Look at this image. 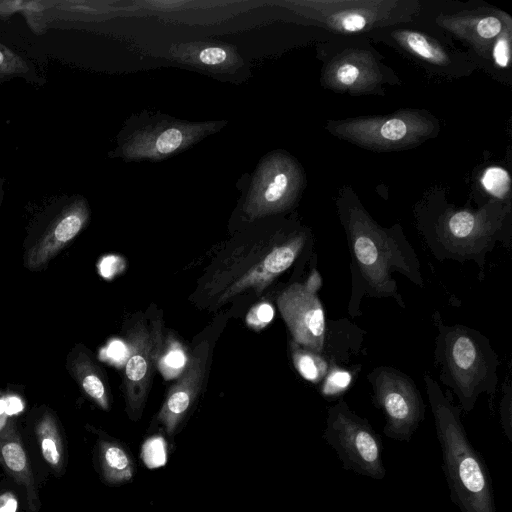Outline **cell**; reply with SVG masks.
I'll return each instance as SVG.
<instances>
[{"instance_id": "cell-1", "label": "cell", "mask_w": 512, "mask_h": 512, "mask_svg": "<svg viewBox=\"0 0 512 512\" xmlns=\"http://www.w3.org/2000/svg\"><path fill=\"white\" fill-rule=\"evenodd\" d=\"M339 215L350 253L349 315H362L364 296L392 298L405 307L393 274L400 273L421 288L424 279L418 256L401 226L381 227L358 201L351 199L339 203Z\"/></svg>"}, {"instance_id": "cell-2", "label": "cell", "mask_w": 512, "mask_h": 512, "mask_svg": "<svg viewBox=\"0 0 512 512\" xmlns=\"http://www.w3.org/2000/svg\"><path fill=\"white\" fill-rule=\"evenodd\" d=\"M424 382L451 501L460 512H497L490 471L467 436L461 408L428 374Z\"/></svg>"}, {"instance_id": "cell-3", "label": "cell", "mask_w": 512, "mask_h": 512, "mask_svg": "<svg viewBox=\"0 0 512 512\" xmlns=\"http://www.w3.org/2000/svg\"><path fill=\"white\" fill-rule=\"evenodd\" d=\"M438 333L434 356L441 382L451 388L459 407L469 413L483 393L493 395L499 360L489 339L462 324L446 325L435 314Z\"/></svg>"}, {"instance_id": "cell-4", "label": "cell", "mask_w": 512, "mask_h": 512, "mask_svg": "<svg viewBox=\"0 0 512 512\" xmlns=\"http://www.w3.org/2000/svg\"><path fill=\"white\" fill-rule=\"evenodd\" d=\"M508 209L495 204L477 211L445 209L420 225L424 240L439 261H474L483 271L497 242L510 244L505 232Z\"/></svg>"}, {"instance_id": "cell-5", "label": "cell", "mask_w": 512, "mask_h": 512, "mask_svg": "<svg viewBox=\"0 0 512 512\" xmlns=\"http://www.w3.org/2000/svg\"><path fill=\"white\" fill-rule=\"evenodd\" d=\"M224 120L186 121L164 114L131 118L122 130L114 155L125 161H161L221 130Z\"/></svg>"}, {"instance_id": "cell-6", "label": "cell", "mask_w": 512, "mask_h": 512, "mask_svg": "<svg viewBox=\"0 0 512 512\" xmlns=\"http://www.w3.org/2000/svg\"><path fill=\"white\" fill-rule=\"evenodd\" d=\"M327 130L360 147L386 151L404 149L424 142L437 134L439 123L426 112L401 110L385 116L329 121Z\"/></svg>"}, {"instance_id": "cell-7", "label": "cell", "mask_w": 512, "mask_h": 512, "mask_svg": "<svg viewBox=\"0 0 512 512\" xmlns=\"http://www.w3.org/2000/svg\"><path fill=\"white\" fill-rule=\"evenodd\" d=\"M289 8L313 24L339 33H357L410 20L419 9L415 1L310 0Z\"/></svg>"}, {"instance_id": "cell-8", "label": "cell", "mask_w": 512, "mask_h": 512, "mask_svg": "<svg viewBox=\"0 0 512 512\" xmlns=\"http://www.w3.org/2000/svg\"><path fill=\"white\" fill-rule=\"evenodd\" d=\"M323 439L335 451L345 470L373 480L385 478L380 435L367 419L351 410L343 398L327 410Z\"/></svg>"}, {"instance_id": "cell-9", "label": "cell", "mask_w": 512, "mask_h": 512, "mask_svg": "<svg viewBox=\"0 0 512 512\" xmlns=\"http://www.w3.org/2000/svg\"><path fill=\"white\" fill-rule=\"evenodd\" d=\"M367 379L373 391V403L385 418L384 435L409 442L425 418V404L413 380L393 367L378 366Z\"/></svg>"}, {"instance_id": "cell-10", "label": "cell", "mask_w": 512, "mask_h": 512, "mask_svg": "<svg viewBox=\"0 0 512 512\" xmlns=\"http://www.w3.org/2000/svg\"><path fill=\"white\" fill-rule=\"evenodd\" d=\"M303 184V171L296 159L285 151H273L257 165L243 211L250 220L283 212L295 203Z\"/></svg>"}, {"instance_id": "cell-11", "label": "cell", "mask_w": 512, "mask_h": 512, "mask_svg": "<svg viewBox=\"0 0 512 512\" xmlns=\"http://www.w3.org/2000/svg\"><path fill=\"white\" fill-rule=\"evenodd\" d=\"M321 277L314 269L305 283H293L277 298V306L293 341L313 352L323 354L327 325L322 303L317 295Z\"/></svg>"}, {"instance_id": "cell-12", "label": "cell", "mask_w": 512, "mask_h": 512, "mask_svg": "<svg viewBox=\"0 0 512 512\" xmlns=\"http://www.w3.org/2000/svg\"><path fill=\"white\" fill-rule=\"evenodd\" d=\"M90 219L88 201L81 195L66 202L24 244L23 265L32 272L47 265L86 227Z\"/></svg>"}, {"instance_id": "cell-13", "label": "cell", "mask_w": 512, "mask_h": 512, "mask_svg": "<svg viewBox=\"0 0 512 512\" xmlns=\"http://www.w3.org/2000/svg\"><path fill=\"white\" fill-rule=\"evenodd\" d=\"M163 341L160 320L153 321L149 329L140 321L129 333L124 390L127 411L133 420L142 414Z\"/></svg>"}, {"instance_id": "cell-14", "label": "cell", "mask_w": 512, "mask_h": 512, "mask_svg": "<svg viewBox=\"0 0 512 512\" xmlns=\"http://www.w3.org/2000/svg\"><path fill=\"white\" fill-rule=\"evenodd\" d=\"M208 354V342H200L191 353L179 379L166 395L157 420L169 436L175 433L198 396L206 374Z\"/></svg>"}, {"instance_id": "cell-15", "label": "cell", "mask_w": 512, "mask_h": 512, "mask_svg": "<svg viewBox=\"0 0 512 512\" xmlns=\"http://www.w3.org/2000/svg\"><path fill=\"white\" fill-rule=\"evenodd\" d=\"M306 241L307 235L301 230L293 233L281 244L274 246L260 262L232 284L223 293L220 300L226 301L249 288L261 293L274 279L293 264L302 252Z\"/></svg>"}, {"instance_id": "cell-16", "label": "cell", "mask_w": 512, "mask_h": 512, "mask_svg": "<svg viewBox=\"0 0 512 512\" xmlns=\"http://www.w3.org/2000/svg\"><path fill=\"white\" fill-rule=\"evenodd\" d=\"M169 56L177 63L209 73H235L244 66L235 46L215 40L174 44L169 49Z\"/></svg>"}, {"instance_id": "cell-17", "label": "cell", "mask_w": 512, "mask_h": 512, "mask_svg": "<svg viewBox=\"0 0 512 512\" xmlns=\"http://www.w3.org/2000/svg\"><path fill=\"white\" fill-rule=\"evenodd\" d=\"M381 71L369 53L349 51L334 58L324 72V81L329 88L351 93L376 87Z\"/></svg>"}, {"instance_id": "cell-18", "label": "cell", "mask_w": 512, "mask_h": 512, "mask_svg": "<svg viewBox=\"0 0 512 512\" xmlns=\"http://www.w3.org/2000/svg\"><path fill=\"white\" fill-rule=\"evenodd\" d=\"M0 464L6 473L23 488L28 510L38 512L41 501L37 485L13 421H7L0 429Z\"/></svg>"}, {"instance_id": "cell-19", "label": "cell", "mask_w": 512, "mask_h": 512, "mask_svg": "<svg viewBox=\"0 0 512 512\" xmlns=\"http://www.w3.org/2000/svg\"><path fill=\"white\" fill-rule=\"evenodd\" d=\"M66 368L82 392L101 409L108 410L109 389L102 369L82 344L74 345L66 357Z\"/></svg>"}, {"instance_id": "cell-20", "label": "cell", "mask_w": 512, "mask_h": 512, "mask_svg": "<svg viewBox=\"0 0 512 512\" xmlns=\"http://www.w3.org/2000/svg\"><path fill=\"white\" fill-rule=\"evenodd\" d=\"M506 22L503 16L485 15L482 17L453 16L444 20V26L458 36L471 42L475 48H482L495 39L504 30Z\"/></svg>"}, {"instance_id": "cell-21", "label": "cell", "mask_w": 512, "mask_h": 512, "mask_svg": "<svg viewBox=\"0 0 512 512\" xmlns=\"http://www.w3.org/2000/svg\"><path fill=\"white\" fill-rule=\"evenodd\" d=\"M35 432L44 460L55 472L60 473L64 466V446L57 418L52 411L43 412Z\"/></svg>"}, {"instance_id": "cell-22", "label": "cell", "mask_w": 512, "mask_h": 512, "mask_svg": "<svg viewBox=\"0 0 512 512\" xmlns=\"http://www.w3.org/2000/svg\"><path fill=\"white\" fill-rule=\"evenodd\" d=\"M99 461L104 480L109 484H122L132 479L134 465L128 453L120 445L101 440Z\"/></svg>"}, {"instance_id": "cell-23", "label": "cell", "mask_w": 512, "mask_h": 512, "mask_svg": "<svg viewBox=\"0 0 512 512\" xmlns=\"http://www.w3.org/2000/svg\"><path fill=\"white\" fill-rule=\"evenodd\" d=\"M394 39L399 44L422 60L435 64L447 65L449 55L433 39L418 31L400 29L393 33Z\"/></svg>"}, {"instance_id": "cell-24", "label": "cell", "mask_w": 512, "mask_h": 512, "mask_svg": "<svg viewBox=\"0 0 512 512\" xmlns=\"http://www.w3.org/2000/svg\"><path fill=\"white\" fill-rule=\"evenodd\" d=\"M290 351L295 369L305 380L312 383L323 380L331 364L322 354L304 348L293 340L290 343Z\"/></svg>"}, {"instance_id": "cell-25", "label": "cell", "mask_w": 512, "mask_h": 512, "mask_svg": "<svg viewBox=\"0 0 512 512\" xmlns=\"http://www.w3.org/2000/svg\"><path fill=\"white\" fill-rule=\"evenodd\" d=\"M188 356L184 347L175 339L169 338L163 345L157 367L166 378H173L182 373L188 363Z\"/></svg>"}, {"instance_id": "cell-26", "label": "cell", "mask_w": 512, "mask_h": 512, "mask_svg": "<svg viewBox=\"0 0 512 512\" xmlns=\"http://www.w3.org/2000/svg\"><path fill=\"white\" fill-rule=\"evenodd\" d=\"M480 182L484 190L498 200H505L510 194L511 178L507 170L502 167L486 168Z\"/></svg>"}, {"instance_id": "cell-27", "label": "cell", "mask_w": 512, "mask_h": 512, "mask_svg": "<svg viewBox=\"0 0 512 512\" xmlns=\"http://www.w3.org/2000/svg\"><path fill=\"white\" fill-rule=\"evenodd\" d=\"M353 376L349 370L331 364L322 380L320 393L325 398L341 396L351 385Z\"/></svg>"}, {"instance_id": "cell-28", "label": "cell", "mask_w": 512, "mask_h": 512, "mask_svg": "<svg viewBox=\"0 0 512 512\" xmlns=\"http://www.w3.org/2000/svg\"><path fill=\"white\" fill-rule=\"evenodd\" d=\"M29 71L26 61L9 47L0 43V77L24 75Z\"/></svg>"}, {"instance_id": "cell-29", "label": "cell", "mask_w": 512, "mask_h": 512, "mask_svg": "<svg viewBox=\"0 0 512 512\" xmlns=\"http://www.w3.org/2000/svg\"><path fill=\"white\" fill-rule=\"evenodd\" d=\"M492 58L500 68H507L511 61V22L492 44Z\"/></svg>"}, {"instance_id": "cell-30", "label": "cell", "mask_w": 512, "mask_h": 512, "mask_svg": "<svg viewBox=\"0 0 512 512\" xmlns=\"http://www.w3.org/2000/svg\"><path fill=\"white\" fill-rule=\"evenodd\" d=\"M500 423L504 435L508 441H512V394L511 387L508 384L505 388L503 396L500 401Z\"/></svg>"}, {"instance_id": "cell-31", "label": "cell", "mask_w": 512, "mask_h": 512, "mask_svg": "<svg viewBox=\"0 0 512 512\" xmlns=\"http://www.w3.org/2000/svg\"><path fill=\"white\" fill-rule=\"evenodd\" d=\"M274 310L269 303H261L254 306L246 317V322L250 327L261 329L265 327L273 318Z\"/></svg>"}, {"instance_id": "cell-32", "label": "cell", "mask_w": 512, "mask_h": 512, "mask_svg": "<svg viewBox=\"0 0 512 512\" xmlns=\"http://www.w3.org/2000/svg\"><path fill=\"white\" fill-rule=\"evenodd\" d=\"M25 2L23 1H0V17L9 16L17 11H22Z\"/></svg>"}, {"instance_id": "cell-33", "label": "cell", "mask_w": 512, "mask_h": 512, "mask_svg": "<svg viewBox=\"0 0 512 512\" xmlns=\"http://www.w3.org/2000/svg\"><path fill=\"white\" fill-rule=\"evenodd\" d=\"M17 502L13 495L3 494L0 496V512H15Z\"/></svg>"}, {"instance_id": "cell-34", "label": "cell", "mask_w": 512, "mask_h": 512, "mask_svg": "<svg viewBox=\"0 0 512 512\" xmlns=\"http://www.w3.org/2000/svg\"><path fill=\"white\" fill-rule=\"evenodd\" d=\"M4 184H5L4 178L0 177V208H1V205L3 202V198H4Z\"/></svg>"}]
</instances>
